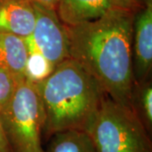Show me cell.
<instances>
[{
  "label": "cell",
  "instance_id": "cell-2",
  "mask_svg": "<svg viewBox=\"0 0 152 152\" xmlns=\"http://www.w3.org/2000/svg\"><path fill=\"white\" fill-rule=\"evenodd\" d=\"M34 84L43 107L45 140L62 131H86L106 94L92 76L71 58Z\"/></svg>",
  "mask_w": 152,
  "mask_h": 152
},
{
  "label": "cell",
  "instance_id": "cell-7",
  "mask_svg": "<svg viewBox=\"0 0 152 152\" xmlns=\"http://www.w3.org/2000/svg\"><path fill=\"white\" fill-rule=\"evenodd\" d=\"M36 24L34 0H0V33L26 38Z\"/></svg>",
  "mask_w": 152,
  "mask_h": 152
},
{
  "label": "cell",
  "instance_id": "cell-5",
  "mask_svg": "<svg viewBox=\"0 0 152 152\" xmlns=\"http://www.w3.org/2000/svg\"><path fill=\"white\" fill-rule=\"evenodd\" d=\"M35 10L36 24L31 37L40 53L55 68L70 58L65 25L61 22L56 10L37 3Z\"/></svg>",
  "mask_w": 152,
  "mask_h": 152
},
{
  "label": "cell",
  "instance_id": "cell-8",
  "mask_svg": "<svg viewBox=\"0 0 152 152\" xmlns=\"http://www.w3.org/2000/svg\"><path fill=\"white\" fill-rule=\"evenodd\" d=\"M113 7L110 0H58L56 13L65 26L96 20Z\"/></svg>",
  "mask_w": 152,
  "mask_h": 152
},
{
  "label": "cell",
  "instance_id": "cell-16",
  "mask_svg": "<svg viewBox=\"0 0 152 152\" xmlns=\"http://www.w3.org/2000/svg\"><path fill=\"white\" fill-rule=\"evenodd\" d=\"M34 2L40 5L43 6L47 9L56 10L58 0H34Z\"/></svg>",
  "mask_w": 152,
  "mask_h": 152
},
{
  "label": "cell",
  "instance_id": "cell-11",
  "mask_svg": "<svg viewBox=\"0 0 152 152\" xmlns=\"http://www.w3.org/2000/svg\"><path fill=\"white\" fill-rule=\"evenodd\" d=\"M25 41L28 49L26 78L32 83H38L45 80L53 71L54 67L40 53L31 35L25 38Z\"/></svg>",
  "mask_w": 152,
  "mask_h": 152
},
{
  "label": "cell",
  "instance_id": "cell-4",
  "mask_svg": "<svg viewBox=\"0 0 152 152\" xmlns=\"http://www.w3.org/2000/svg\"><path fill=\"white\" fill-rule=\"evenodd\" d=\"M0 123L10 152H45V116L37 86L19 80L10 101L0 112Z\"/></svg>",
  "mask_w": 152,
  "mask_h": 152
},
{
  "label": "cell",
  "instance_id": "cell-9",
  "mask_svg": "<svg viewBox=\"0 0 152 152\" xmlns=\"http://www.w3.org/2000/svg\"><path fill=\"white\" fill-rule=\"evenodd\" d=\"M28 49L25 38L0 33V67L18 78L26 77Z\"/></svg>",
  "mask_w": 152,
  "mask_h": 152
},
{
  "label": "cell",
  "instance_id": "cell-14",
  "mask_svg": "<svg viewBox=\"0 0 152 152\" xmlns=\"http://www.w3.org/2000/svg\"><path fill=\"white\" fill-rule=\"evenodd\" d=\"M113 8L130 11L133 13H137L143 9L148 0H110Z\"/></svg>",
  "mask_w": 152,
  "mask_h": 152
},
{
  "label": "cell",
  "instance_id": "cell-3",
  "mask_svg": "<svg viewBox=\"0 0 152 152\" xmlns=\"http://www.w3.org/2000/svg\"><path fill=\"white\" fill-rule=\"evenodd\" d=\"M86 132L97 152H152L151 134L137 114L107 94Z\"/></svg>",
  "mask_w": 152,
  "mask_h": 152
},
{
  "label": "cell",
  "instance_id": "cell-15",
  "mask_svg": "<svg viewBox=\"0 0 152 152\" xmlns=\"http://www.w3.org/2000/svg\"><path fill=\"white\" fill-rule=\"evenodd\" d=\"M0 152H10L9 144L7 142L4 133L2 129L1 123H0Z\"/></svg>",
  "mask_w": 152,
  "mask_h": 152
},
{
  "label": "cell",
  "instance_id": "cell-17",
  "mask_svg": "<svg viewBox=\"0 0 152 152\" xmlns=\"http://www.w3.org/2000/svg\"><path fill=\"white\" fill-rule=\"evenodd\" d=\"M148 1H152V0H148Z\"/></svg>",
  "mask_w": 152,
  "mask_h": 152
},
{
  "label": "cell",
  "instance_id": "cell-12",
  "mask_svg": "<svg viewBox=\"0 0 152 152\" xmlns=\"http://www.w3.org/2000/svg\"><path fill=\"white\" fill-rule=\"evenodd\" d=\"M132 104L134 113L137 114L147 131L151 134L152 130V84L151 80L134 84L133 90Z\"/></svg>",
  "mask_w": 152,
  "mask_h": 152
},
{
  "label": "cell",
  "instance_id": "cell-1",
  "mask_svg": "<svg viewBox=\"0 0 152 152\" xmlns=\"http://www.w3.org/2000/svg\"><path fill=\"white\" fill-rule=\"evenodd\" d=\"M134 15L113 8L96 20L65 26L69 58L92 76L107 96L133 111Z\"/></svg>",
  "mask_w": 152,
  "mask_h": 152
},
{
  "label": "cell",
  "instance_id": "cell-10",
  "mask_svg": "<svg viewBox=\"0 0 152 152\" xmlns=\"http://www.w3.org/2000/svg\"><path fill=\"white\" fill-rule=\"evenodd\" d=\"M45 152H97L91 137L86 131L69 129L52 136Z\"/></svg>",
  "mask_w": 152,
  "mask_h": 152
},
{
  "label": "cell",
  "instance_id": "cell-13",
  "mask_svg": "<svg viewBox=\"0 0 152 152\" xmlns=\"http://www.w3.org/2000/svg\"><path fill=\"white\" fill-rule=\"evenodd\" d=\"M20 79L0 67V112L10 101Z\"/></svg>",
  "mask_w": 152,
  "mask_h": 152
},
{
  "label": "cell",
  "instance_id": "cell-6",
  "mask_svg": "<svg viewBox=\"0 0 152 152\" xmlns=\"http://www.w3.org/2000/svg\"><path fill=\"white\" fill-rule=\"evenodd\" d=\"M132 61L134 84L151 79L152 69V1L134 15L132 36Z\"/></svg>",
  "mask_w": 152,
  "mask_h": 152
}]
</instances>
